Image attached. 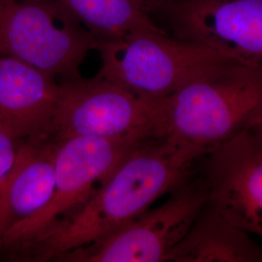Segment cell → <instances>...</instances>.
I'll return each instance as SVG.
<instances>
[{
    "instance_id": "1",
    "label": "cell",
    "mask_w": 262,
    "mask_h": 262,
    "mask_svg": "<svg viewBox=\"0 0 262 262\" xmlns=\"http://www.w3.org/2000/svg\"><path fill=\"white\" fill-rule=\"evenodd\" d=\"M199 160L165 136L142 142L74 215L31 247L23 260H56L112 234L190 178Z\"/></svg>"
},
{
    "instance_id": "2",
    "label": "cell",
    "mask_w": 262,
    "mask_h": 262,
    "mask_svg": "<svg viewBox=\"0 0 262 262\" xmlns=\"http://www.w3.org/2000/svg\"><path fill=\"white\" fill-rule=\"evenodd\" d=\"M165 137L198 159L253 128L262 112V69L227 61L164 97Z\"/></svg>"
},
{
    "instance_id": "3",
    "label": "cell",
    "mask_w": 262,
    "mask_h": 262,
    "mask_svg": "<svg viewBox=\"0 0 262 262\" xmlns=\"http://www.w3.org/2000/svg\"><path fill=\"white\" fill-rule=\"evenodd\" d=\"M164 98L137 94L103 76L62 80L49 137L143 142L164 137Z\"/></svg>"
},
{
    "instance_id": "4",
    "label": "cell",
    "mask_w": 262,
    "mask_h": 262,
    "mask_svg": "<svg viewBox=\"0 0 262 262\" xmlns=\"http://www.w3.org/2000/svg\"><path fill=\"white\" fill-rule=\"evenodd\" d=\"M141 143L94 137L57 142L53 195L41 211L5 233L0 241V253L21 258L31 247L74 215L97 191V183L103 184L110 178Z\"/></svg>"
},
{
    "instance_id": "5",
    "label": "cell",
    "mask_w": 262,
    "mask_h": 262,
    "mask_svg": "<svg viewBox=\"0 0 262 262\" xmlns=\"http://www.w3.org/2000/svg\"><path fill=\"white\" fill-rule=\"evenodd\" d=\"M99 75L137 94L164 98L215 66L234 61L204 45L172 36L163 28L98 42Z\"/></svg>"
},
{
    "instance_id": "6",
    "label": "cell",
    "mask_w": 262,
    "mask_h": 262,
    "mask_svg": "<svg viewBox=\"0 0 262 262\" xmlns=\"http://www.w3.org/2000/svg\"><path fill=\"white\" fill-rule=\"evenodd\" d=\"M96 45L60 0H0V55L67 80Z\"/></svg>"
},
{
    "instance_id": "7",
    "label": "cell",
    "mask_w": 262,
    "mask_h": 262,
    "mask_svg": "<svg viewBox=\"0 0 262 262\" xmlns=\"http://www.w3.org/2000/svg\"><path fill=\"white\" fill-rule=\"evenodd\" d=\"M201 177L193 175L172 190L162 205L147 210L103 239L58 256L56 261H167L206 205Z\"/></svg>"
},
{
    "instance_id": "8",
    "label": "cell",
    "mask_w": 262,
    "mask_h": 262,
    "mask_svg": "<svg viewBox=\"0 0 262 262\" xmlns=\"http://www.w3.org/2000/svg\"><path fill=\"white\" fill-rule=\"evenodd\" d=\"M154 11L167 16L173 36L262 69V0H172Z\"/></svg>"
},
{
    "instance_id": "9",
    "label": "cell",
    "mask_w": 262,
    "mask_h": 262,
    "mask_svg": "<svg viewBox=\"0 0 262 262\" xmlns=\"http://www.w3.org/2000/svg\"><path fill=\"white\" fill-rule=\"evenodd\" d=\"M203 159L207 204L262 238V152L254 130L243 131Z\"/></svg>"
},
{
    "instance_id": "10",
    "label": "cell",
    "mask_w": 262,
    "mask_h": 262,
    "mask_svg": "<svg viewBox=\"0 0 262 262\" xmlns=\"http://www.w3.org/2000/svg\"><path fill=\"white\" fill-rule=\"evenodd\" d=\"M58 94L54 76L0 55V128L19 140L49 137Z\"/></svg>"
},
{
    "instance_id": "11",
    "label": "cell",
    "mask_w": 262,
    "mask_h": 262,
    "mask_svg": "<svg viewBox=\"0 0 262 262\" xmlns=\"http://www.w3.org/2000/svg\"><path fill=\"white\" fill-rule=\"evenodd\" d=\"M57 142L21 140L15 162L0 187V241L13 226L47 205L55 188Z\"/></svg>"
},
{
    "instance_id": "12",
    "label": "cell",
    "mask_w": 262,
    "mask_h": 262,
    "mask_svg": "<svg viewBox=\"0 0 262 262\" xmlns=\"http://www.w3.org/2000/svg\"><path fill=\"white\" fill-rule=\"evenodd\" d=\"M167 261L262 262V248L206 203Z\"/></svg>"
},
{
    "instance_id": "13",
    "label": "cell",
    "mask_w": 262,
    "mask_h": 262,
    "mask_svg": "<svg viewBox=\"0 0 262 262\" xmlns=\"http://www.w3.org/2000/svg\"><path fill=\"white\" fill-rule=\"evenodd\" d=\"M98 42L161 28L150 18L149 0H60Z\"/></svg>"
},
{
    "instance_id": "14",
    "label": "cell",
    "mask_w": 262,
    "mask_h": 262,
    "mask_svg": "<svg viewBox=\"0 0 262 262\" xmlns=\"http://www.w3.org/2000/svg\"><path fill=\"white\" fill-rule=\"evenodd\" d=\"M20 141L0 128V187L15 162Z\"/></svg>"
},
{
    "instance_id": "15",
    "label": "cell",
    "mask_w": 262,
    "mask_h": 262,
    "mask_svg": "<svg viewBox=\"0 0 262 262\" xmlns=\"http://www.w3.org/2000/svg\"><path fill=\"white\" fill-rule=\"evenodd\" d=\"M253 130L255 132V135L257 137V140L259 143V147L262 152V112L259 116V118L257 119V121L255 122V124L253 125Z\"/></svg>"
},
{
    "instance_id": "16",
    "label": "cell",
    "mask_w": 262,
    "mask_h": 262,
    "mask_svg": "<svg viewBox=\"0 0 262 262\" xmlns=\"http://www.w3.org/2000/svg\"><path fill=\"white\" fill-rule=\"evenodd\" d=\"M151 2H155V3H159V2H168V1H172V0H149Z\"/></svg>"
}]
</instances>
